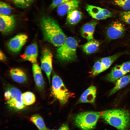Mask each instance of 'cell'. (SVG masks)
Here are the masks:
<instances>
[{
    "label": "cell",
    "instance_id": "f1b7e54d",
    "mask_svg": "<svg viewBox=\"0 0 130 130\" xmlns=\"http://www.w3.org/2000/svg\"><path fill=\"white\" fill-rule=\"evenodd\" d=\"M118 13L122 20L130 25V11H119Z\"/></svg>",
    "mask_w": 130,
    "mask_h": 130
},
{
    "label": "cell",
    "instance_id": "603a6c76",
    "mask_svg": "<svg viewBox=\"0 0 130 130\" xmlns=\"http://www.w3.org/2000/svg\"><path fill=\"white\" fill-rule=\"evenodd\" d=\"M122 54L121 53H119L101 58L100 60L104 71L108 68Z\"/></svg>",
    "mask_w": 130,
    "mask_h": 130
},
{
    "label": "cell",
    "instance_id": "3957f363",
    "mask_svg": "<svg viewBox=\"0 0 130 130\" xmlns=\"http://www.w3.org/2000/svg\"><path fill=\"white\" fill-rule=\"evenodd\" d=\"M102 112L89 111L80 113L74 117L75 125L82 130H91L95 127Z\"/></svg>",
    "mask_w": 130,
    "mask_h": 130
},
{
    "label": "cell",
    "instance_id": "836d02e7",
    "mask_svg": "<svg viewBox=\"0 0 130 130\" xmlns=\"http://www.w3.org/2000/svg\"></svg>",
    "mask_w": 130,
    "mask_h": 130
},
{
    "label": "cell",
    "instance_id": "52a82bcc",
    "mask_svg": "<svg viewBox=\"0 0 130 130\" xmlns=\"http://www.w3.org/2000/svg\"><path fill=\"white\" fill-rule=\"evenodd\" d=\"M52 55L48 48L43 49L40 58L41 68L45 73L49 82L50 81V75L52 69Z\"/></svg>",
    "mask_w": 130,
    "mask_h": 130
},
{
    "label": "cell",
    "instance_id": "e0dca14e",
    "mask_svg": "<svg viewBox=\"0 0 130 130\" xmlns=\"http://www.w3.org/2000/svg\"><path fill=\"white\" fill-rule=\"evenodd\" d=\"M10 74L13 80L19 83H23L27 80V77L22 70L18 68H13L10 71Z\"/></svg>",
    "mask_w": 130,
    "mask_h": 130
},
{
    "label": "cell",
    "instance_id": "ac0fdd59",
    "mask_svg": "<svg viewBox=\"0 0 130 130\" xmlns=\"http://www.w3.org/2000/svg\"><path fill=\"white\" fill-rule=\"evenodd\" d=\"M126 74V73L121 70L117 65L113 68L110 72L107 75L105 79L109 82H115Z\"/></svg>",
    "mask_w": 130,
    "mask_h": 130
},
{
    "label": "cell",
    "instance_id": "4dcf8cb0",
    "mask_svg": "<svg viewBox=\"0 0 130 130\" xmlns=\"http://www.w3.org/2000/svg\"><path fill=\"white\" fill-rule=\"evenodd\" d=\"M69 0H53L50 8L53 9L60 5L67 2Z\"/></svg>",
    "mask_w": 130,
    "mask_h": 130
},
{
    "label": "cell",
    "instance_id": "9a60e30c",
    "mask_svg": "<svg viewBox=\"0 0 130 130\" xmlns=\"http://www.w3.org/2000/svg\"><path fill=\"white\" fill-rule=\"evenodd\" d=\"M32 71L35 84L39 90H42L44 88L45 83L41 69L38 64H33Z\"/></svg>",
    "mask_w": 130,
    "mask_h": 130
},
{
    "label": "cell",
    "instance_id": "5b68a950",
    "mask_svg": "<svg viewBox=\"0 0 130 130\" xmlns=\"http://www.w3.org/2000/svg\"><path fill=\"white\" fill-rule=\"evenodd\" d=\"M22 94L18 89L11 87L6 91L4 93L6 104L11 109L16 111L24 109L26 105L23 103Z\"/></svg>",
    "mask_w": 130,
    "mask_h": 130
},
{
    "label": "cell",
    "instance_id": "ba28073f",
    "mask_svg": "<svg viewBox=\"0 0 130 130\" xmlns=\"http://www.w3.org/2000/svg\"><path fill=\"white\" fill-rule=\"evenodd\" d=\"M16 25L14 16L0 14V30L2 34L6 35L12 33L15 29Z\"/></svg>",
    "mask_w": 130,
    "mask_h": 130
},
{
    "label": "cell",
    "instance_id": "8fae6325",
    "mask_svg": "<svg viewBox=\"0 0 130 130\" xmlns=\"http://www.w3.org/2000/svg\"><path fill=\"white\" fill-rule=\"evenodd\" d=\"M28 36L23 33L18 34L12 38L7 44L8 47L11 52H17L21 50L26 43Z\"/></svg>",
    "mask_w": 130,
    "mask_h": 130
},
{
    "label": "cell",
    "instance_id": "8992f818",
    "mask_svg": "<svg viewBox=\"0 0 130 130\" xmlns=\"http://www.w3.org/2000/svg\"><path fill=\"white\" fill-rule=\"evenodd\" d=\"M52 85V95L60 104H65L72 94L65 86L61 78L57 75H53Z\"/></svg>",
    "mask_w": 130,
    "mask_h": 130
},
{
    "label": "cell",
    "instance_id": "2e32d148",
    "mask_svg": "<svg viewBox=\"0 0 130 130\" xmlns=\"http://www.w3.org/2000/svg\"><path fill=\"white\" fill-rule=\"evenodd\" d=\"M97 23L96 21H94L85 24L81 29L82 36L88 41L93 39L94 32Z\"/></svg>",
    "mask_w": 130,
    "mask_h": 130
},
{
    "label": "cell",
    "instance_id": "4fadbf2b",
    "mask_svg": "<svg viewBox=\"0 0 130 130\" xmlns=\"http://www.w3.org/2000/svg\"><path fill=\"white\" fill-rule=\"evenodd\" d=\"M79 3V0H69L58 7L57 13L60 16H64L70 11L77 9Z\"/></svg>",
    "mask_w": 130,
    "mask_h": 130
},
{
    "label": "cell",
    "instance_id": "4316f807",
    "mask_svg": "<svg viewBox=\"0 0 130 130\" xmlns=\"http://www.w3.org/2000/svg\"><path fill=\"white\" fill-rule=\"evenodd\" d=\"M12 8L8 4L0 1V14L9 15L12 12Z\"/></svg>",
    "mask_w": 130,
    "mask_h": 130
},
{
    "label": "cell",
    "instance_id": "9c48e42d",
    "mask_svg": "<svg viewBox=\"0 0 130 130\" xmlns=\"http://www.w3.org/2000/svg\"><path fill=\"white\" fill-rule=\"evenodd\" d=\"M125 28L124 25L118 21L113 22L108 26L106 34L110 40L118 39L123 36L125 33Z\"/></svg>",
    "mask_w": 130,
    "mask_h": 130
},
{
    "label": "cell",
    "instance_id": "cb8c5ba5",
    "mask_svg": "<svg viewBox=\"0 0 130 130\" xmlns=\"http://www.w3.org/2000/svg\"><path fill=\"white\" fill-rule=\"evenodd\" d=\"M22 99L23 104L26 106L31 105L33 104L36 100V98L32 93L27 91L22 94Z\"/></svg>",
    "mask_w": 130,
    "mask_h": 130
},
{
    "label": "cell",
    "instance_id": "ffe728a7",
    "mask_svg": "<svg viewBox=\"0 0 130 130\" xmlns=\"http://www.w3.org/2000/svg\"><path fill=\"white\" fill-rule=\"evenodd\" d=\"M82 17L81 13L77 9L70 11L67 13L66 21L70 25H75L81 20Z\"/></svg>",
    "mask_w": 130,
    "mask_h": 130
},
{
    "label": "cell",
    "instance_id": "d6a6232c",
    "mask_svg": "<svg viewBox=\"0 0 130 130\" xmlns=\"http://www.w3.org/2000/svg\"><path fill=\"white\" fill-rule=\"evenodd\" d=\"M6 57L4 53L3 52L0 51V59L2 61H4L6 60Z\"/></svg>",
    "mask_w": 130,
    "mask_h": 130
},
{
    "label": "cell",
    "instance_id": "6da1fadb",
    "mask_svg": "<svg viewBox=\"0 0 130 130\" xmlns=\"http://www.w3.org/2000/svg\"><path fill=\"white\" fill-rule=\"evenodd\" d=\"M40 25L45 41L57 47L63 44L66 36L54 19L49 16L44 15L40 19Z\"/></svg>",
    "mask_w": 130,
    "mask_h": 130
},
{
    "label": "cell",
    "instance_id": "f546056e",
    "mask_svg": "<svg viewBox=\"0 0 130 130\" xmlns=\"http://www.w3.org/2000/svg\"><path fill=\"white\" fill-rule=\"evenodd\" d=\"M118 66L121 70L126 74L130 72V60Z\"/></svg>",
    "mask_w": 130,
    "mask_h": 130
},
{
    "label": "cell",
    "instance_id": "7a4b0ae2",
    "mask_svg": "<svg viewBox=\"0 0 130 130\" xmlns=\"http://www.w3.org/2000/svg\"><path fill=\"white\" fill-rule=\"evenodd\" d=\"M101 117L107 123L118 130H129L130 114L122 109L106 110L102 112Z\"/></svg>",
    "mask_w": 130,
    "mask_h": 130
},
{
    "label": "cell",
    "instance_id": "7402d4cb",
    "mask_svg": "<svg viewBox=\"0 0 130 130\" xmlns=\"http://www.w3.org/2000/svg\"><path fill=\"white\" fill-rule=\"evenodd\" d=\"M30 120L36 126L39 130H50L46 126L42 117L39 114L32 115Z\"/></svg>",
    "mask_w": 130,
    "mask_h": 130
},
{
    "label": "cell",
    "instance_id": "7c38bea8",
    "mask_svg": "<svg viewBox=\"0 0 130 130\" xmlns=\"http://www.w3.org/2000/svg\"><path fill=\"white\" fill-rule=\"evenodd\" d=\"M38 54L37 45L34 43L28 46L24 53L20 56L23 60L29 61L33 64L37 62Z\"/></svg>",
    "mask_w": 130,
    "mask_h": 130
},
{
    "label": "cell",
    "instance_id": "44dd1931",
    "mask_svg": "<svg viewBox=\"0 0 130 130\" xmlns=\"http://www.w3.org/2000/svg\"><path fill=\"white\" fill-rule=\"evenodd\" d=\"M100 44L98 41L94 39H92L85 43L82 46L84 52L87 54L93 53L98 49Z\"/></svg>",
    "mask_w": 130,
    "mask_h": 130
},
{
    "label": "cell",
    "instance_id": "d4e9b609",
    "mask_svg": "<svg viewBox=\"0 0 130 130\" xmlns=\"http://www.w3.org/2000/svg\"><path fill=\"white\" fill-rule=\"evenodd\" d=\"M16 6L21 8H26L30 6L35 0H10Z\"/></svg>",
    "mask_w": 130,
    "mask_h": 130
},
{
    "label": "cell",
    "instance_id": "d6986e66",
    "mask_svg": "<svg viewBox=\"0 0 130 130\" xmlns=\"http://www.w3.org/2000/svg\"><path fill=\"white\" fill-rule=\"evenodd\" d=\"M130 82V74L124 76L116 81L114 87L110 91L109 95H112L124 87Z\"/></svg>",
    "mask_w": 130,
    "mask_h": 130
},
{
    "label": "cell",
    "instance_id": "30bf717a",
    "mask_svg": "<svg viewBox=\"0 0 130 130\" xmlns=\"http://www.w3.org/2000/svg\"><path fill=\"white\" fill-rule=\"evenodd\" d=\"M86 9L92 18L98 20H104L113 15V13L106 9L92 5H87Z\"/></svg>",
    "mask_w": 130,
    "mask_h": 130
},
{
    "label": "cell",
    "instance_id": "484cf974",
    "mask_svg": "<svg viewBox=\"0 0 130 130\" xmlns=\"http://www.w3.org/2000/svg\"><path fill=\"white\" fill-rule=\"evenodd\" d=\"M112 2L125 10H130V0H114Z\"/></svg>",
    "mask_w": 130,
    "mask_h": 130
},
{
    "label": "cell",
    "instance_id": "277c9868",
    "mask_svg": "<svg viewBox=\"0 0 130 130\" xmlns=\"http://www.w3.org/2000/svg\"><path fill=\"white\" fill-rule=\"evenodd\" d=\"M78 42L74 38L68 37L61 46L59 47L56 52V57L60 60L68 61L75 60L76 57Z\"/></svg>",
    "mask_w": 130,
    "mask_h": 130
},
{
    "label": "cell",
    "instance_id": "5bb4252c",
    "mask_svg": "<svg viewBox=\"0 0 130 130\" xmlns=\"http://www.w3.org/2000/svg\"><path fill=\"white\" fill-rule=\"evenodd\" d=\"M96 93V87L93 86H90L81 94L79 100V102L94 103L95 100Z\"/></svg>",
    "mask_w": 130,
    "mask_h": 130
},
{
    "label": "cell",
    "instance_id": "83f0119b",
    "mask_svg": "<svg viewBox=\"0 0 130 130\" xmlns=\"http://www.w3.org/2000/svg\"><path fill=\"white\" fill-rule=\"evenodd\" d=\"M105 71L100 60H98L94 64L91 73L93 76H95Z\"/></svg>",
    "mask_w": 130,
    "mask_h": 130
},
{
    "label": "cell",
    "instance_id": "1f68e13d",
    "mask_svg": "<svg viewBox=\"0 0 130 130\" xmlns=\"http://www.w3.org/2000/svg\"><path fill=\"white\" fill-rule=\"evenodd\" d=\"M58 130H69V129L67 125L64 124L60 127Z\"/></svg>",
    "mask_w": 130,
    "mask_h": 130
}]
</instances>
